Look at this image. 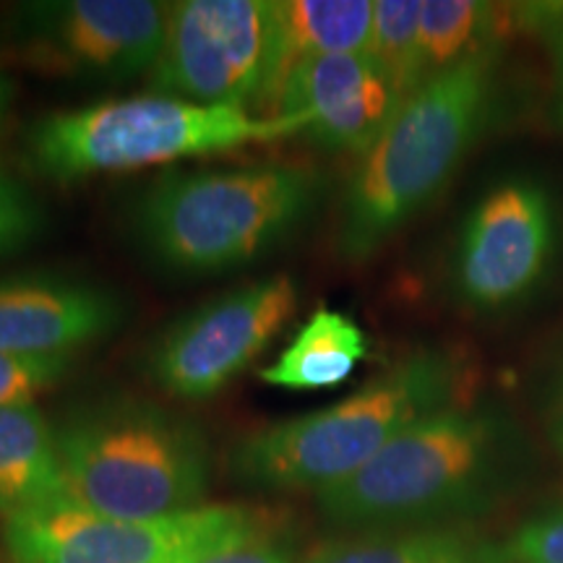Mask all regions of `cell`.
Segmentation results:
<instances>
[{
  "label": "cell",
  "instance_id": "obj_11",
  "mask_svg": "<svg viewBox=\"0 0 563 563\" xmlns=\"http://www.w3.org/2000/svg\"><path fill=\"white\" fill-rule=\"evenodd\" d=\"M214 506L170 519H123L74 498L13 514L3 522L11 563H183Z\"/></svg>",
  "mask_w": 563,
  "mask_h": 563
},
{
  "label": "cell",
  "instance_id": "obj_5",
  "mask_svg": "<svg viewBox=\"0 0 563 563\" xmlns=\"http://www.w3.org/2000/svg\"><path fill=\"white\" fill-rule=\"evenodd\" d=\"M68 496L123 519H170L201 509L211 452L199 426L144 399L81 405L55 428Z\"/></svg>",
  "mask_w": 563,
  "mask_h": 563
},
{
  "label": "cell",
  "instance_id": "obj_8",
  "mask_svg": "<svg viewBox=\"0 0 563 563\" xmlns=\"http://www.w3.org/2000/svg\"><path fill=\"white\" fill-rule=\"evenodd\" d=\"M298 308L290 274H272L201 302L162 332L146 373L175 399H207L258 361Z\"/></svg>",
  "mask_w": 563,
  "mask_h": 563
},
{
  "label": "cell",
  "instance_id": "obj_19",
  "mask_svg": "<svg viewBox=\"0 0 563 563\" xmlns=\"http://www.w3.org/2000/svg\"><path fill=\"white\" fill-rule=\"evenodd\" d=\"M493 30H496V5L477 3V0H422V81L490 51Z\"/></svg>",
  "mask_w": 563,
  "mask_h": 563
},
{
  "label": "cell",
  "instance_id": "obj_25",
  "mask_svg": "<svg viewBox=\"0 0 563 563\" xmlns=\"http://www.w3.org/2000/svg\"><path fill=\"white\" fill-rule=\"evenodd\" d=\"M551 439H553L555 452H559L561 460H563V373H561V384H559V391H555V402H553Z\"/></svg>",
  "mask_w": 563,
  "mask_h": 563
},
{
  "label": "cell",
  "instance_id": "obj_26",
  "mask_svg": "<svg viewBox=\"0 0 563 563\" xmlns=\"http://www.w3.org/2000/svg\"><path fill=\"white\" fill-rule=\"evenodd\" d=\"M9 104H11V81L5 79V74L0 70V129H3L5 115H9Z\"/></svg>",
  "mask_w": 563,
  "mask_h": 563
},
{
  "label": "cell",
  "instance_id": "obj_12",
  "mask_svg": "<svg viewBox=\"0 0 563 563\" xmlns=\"http://www.w3.org/2000/svg\"><path fill=\"white\" fill-rule=\"evenodd\" d=\"M389 76L368 53L323 55L287 76L274 115H302L306 136L329 152L361 154L402 104Z\"/></svg>",
  "mask_w": 563,
  "mask_h": 563
},
{
  "label": "cell",
  "instance_id": "obj_20",
  "mask_svg": "<svg viewBox=\"0 0 563 563\" xmlns=\"http://www.w3.org/2000/svg\"><path fill=\"white\" fill-rule=\"evenodd\" d=\"M420 3L422 0H376L373 3L368 55L402 97L412 95L422 84Z\"/></svg>",
  "mask_w": 563,
  "mask_h": 563
},
{
  "label": "cell",
  "instance_id": "obj_13",
  "mask_svg": "<svg viewBox=\"0 0 563 563\" xmlns=\"http://www.w3.org/2000/svg\"><path fill=\"white\" fill-rule=\"evenodd\" d=\"M121 321V300L91 282L53 274L0 282V352L9 355H74Z\"/></svg>",
  "mask_w": 563,
  "mask_h": 563
},
{
  "label": "cell",
  "instance_id": "obj_3",
  "mask_svg": "<svg viewBox=\"0 0 563 563\" xmlns=\"http://www.w3.org/2000/svg\"><path fill=\"white\" fill-rule=\"evenodd\" d=\"M460 371L449 350L410 352L342 402L245 435L228 454L230 475L258 490L334 488L415 422L454 405Z\"/></svg>",
  "mask_w": 563,
  "mask_h": 563
},
{
  "label": "cell",
  "instance_id": "obj_9",
  "mask_svg": "<svg viewBox=\"0 0 563 563\" xmlns=\"http://www.w3.org/2000/svg\"><path fill=\"white\" fill-rule=\"evenodd\" d=\"M555 243L559 214L543 183H498L464 217L454 253L456 295L481 313L517 306L545 279Z\"/></svg>",
  "mask_w": 563,
  "mask_h": 563
},
{
  "label": "cell",
  "instance_id": "obj_22",
  "mask_svg": "<svg viewBox=\"0 0 563 563\" xmlns=\"http://www.w3.org/2000/svg\"><path fill=\"white\" fill-rule=\"evenodd\" d=\"M504 551L509 563H563V506L519 525Z\"/></svg>",
  "mask_w": 563,
  "mask_h": 563
},
{
  "label": "cell",
  "instance_id": "obj_15",
  "mask_svg": "<svg viewBox=\"0 0 563 563\" xmlns=\"http://www.w3.org/2000/svg\"><path fill=\"white\" fill-rule=\"evenodd\" d=\"M68 498L58 433L37 405L0 407V517Z\"/></svg>",
  "mask_w": 563,
  "mask_h": 563
},
{
  "label": "cell",
  "instance_id": "obj_16",
  "mask_svg": "<svg viewBox=\"0 0 563 563\" xmlns=\"http://www.w3.org/2000/svg\"><path fill=\"white\" fill-rule=\"evenodd\" d=\"M371 342L352 316L316 308L272 365L258 371L264 384L287 391H321L342 386L368 357Z\"/></svg>",
  "mask_w": 563,
  "mask_h": 563
},
{
  "label": "cell",
  "instance_id": "obj_2",
  "mask_svg": "<svg viewBox=\"0 0 563 563\" xmlns=\"http://www.w3.org/2000/svg\"><path fill=\"white\" fill-rule=\"evenodd\" d=\"M493 87L496 55L485 51L405 97L344 188L336 228L344 262H368L435 199L481 136Z\"/></svg>",
  "mask_w": 563,
  "mask_h": 563
},
{
  "label": "cell",
  "instance_id": "obj_6",
  "mask_svg": "<svg viewBox=\"0 0 563 563\" xmlns=\"http://www.w3.org/2000/svg\"><path fill=\"white\" fill-rule=\"evenodd\" d=\"M302 115H258L167 95L58 110L26 131V162L53 183L144 170L186 157L269 144L306 131Z\"/></svg>",
  "mask_w": 563,
  "mask_h": 563
},
{
  "label": "cell",
  "instance_id": "obj_10",
  "mask_svg": "<svg viewBox=\"0 0 563 563\" xmlns=\"http://www.w3.org/2000/svg\"><path fill=\"white\" fill-rule=\"evenodd\" d=\"M167 30L154 0H47L19 9L16 34L40 66L91 81L152 74Z\"/></svg>",
  "mask_w": 563,
  "mask_h": 563
},
{
  "label": "cell",
  "instance_id": "obj_4",
  "mask_svg": "<svg viewBox=\"0 0 563 563\" xmlns=\"http://www.w3.org/2000/svg\"><path fill=\"white\" fill-rule=\"evenodd\" d=\"M323 175L311 165L170 173L133 207V232L173 272L241 269L282 245L313 214Z\"/></svg>",
  "mask_w": 563,
  "mask_h": 563
},
{
  "label": "cell",
  "instance_id": "obj_21",
  "mask_svg": "<svg viewBox=\"0 0 563 563\" xmlns=\"http://www.w3.org/2000/svg\"><path fill=\"white\" fill-rule=\"evenodd\" d=\"M74 355H9L0 352V407L32 405L63 382Z\"/></svg>",
  "mask_w": 563,
  "mask_h": 563
},
{
  "label": "cell",
  "instance_id": "obj_1",
  "mask_svg": "<svg viewBox=\"0 0 563 563\" xmlns=\"http://www.w3.org/2000/svg\"><path fill=\"white\" fill-rule=\"evenodd\" d=\"M517 462V428L501 412L454 402L399 433L347 481L316 493V506L347 532L454 527L501 496Z\"/></svg>",
  "mask_w": 563,
  "mask_h": 563
},
{
  "label": "cell",
  "instance_id": "obj_7",
  "mask_svg": "<svg viewBox=\"0 0 563 563\" xmlns=\"http://www.w3.org/2000/svg\"><path fill=\"white\" fill-rule=\"evenodd\" d=\"M269 60L272 0H180L150 79L159 95L262 115Z\"/></svg>",
  "mask_w": 563,
  "mask_h": 563
},
{
  "label": "cell",
  "instance_id": "obj_18",
  "mask_svg": "<svg viewBox=\"0 0 563 563\" xmlns=\"http://www.w3.org/2000/svg\"><path fill=\"white\" fill-rule=\"evenodd\" d=\"M183 563H302L292 534L269 514L245 506H214L207 530Z\"/></svg>",
  "mask_w": 563,
  "mask_h": 563
},
{
  "label": "cell",
  "instance_id": "obj_17",
  "mask_svg": "<svg viewBox=\"0 0 563 563\" xmlns=\"http://www.w3.org/2000/svg\"><path fill=\"white\" fill-rule=\"evenodd\" d=\"M302 563H509L504 545L460 527L371 530L323 540Z\"/></svg>",
  "mask_w": 563,
  "mask_h": 563
},
{
  "label": "cell",
  "instance_id": "obj_24",
  "mask_svg": "<svg viewBox=\"0 0 563 563\" xmlns=\"http://www.w3.org/2000/svg\"><path fill=\"white\" fill-rule=\"evenodd\" d=\"M545 40L551 47L553 58V76H555V100H559V115L563 121V5L561 11L545 13Z\"/></svg>",
  "mask_w": 563,
  "mask_h": 563
},
{
  "label": "cell",
  "instance_id": "obj_23",
  "mask_svg": "<svg viewBox=\"0 0 563 563\" xmlns=\"http://www.w3.org/2000/svg\"><path fill=\"white\" fill-rule=\"evenodd\" d=\"M37 203L9 173L0 170V256L19 251L40 230Z\"/></svg>",
  "mask_w": 563,
  "mask_h": 563
},
{
  "label": "cell",
  "instance_id": "obj_14",
  "mask_svg": "<svg viewBox=\"0 0 563 563\" xmlns=\"http://www.w3.org/2000/svg\"><path fill=\"white\" fill-rule=\"evenodd\" d=\"M376 0H272V60L262 115H274L279 89L302 63L368 53Z\"/></svg>",
  "mask_w": 563,
  "mask_h": 563
}]
</instances>
